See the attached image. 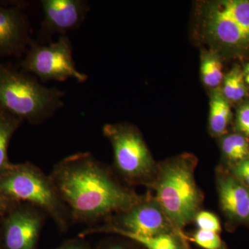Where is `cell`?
I'll use <instances>...</instances> for the list:
<instances>
[{"mask_svg": "<svg viewBox=\"0 0 249 249\" xmlns=\"http://www.w3.org/2000/svg\"><path fill=\"white\" fill-rule=\"evenodd\" d=\"M0 193L18 202L42 210L61 232L73 224L71 213L60 197L49 175L30 162L12 163L0 176Z\"/></svg>", "mask_w": 249, "mask_h": 249, "instance_id": "5b68a950", "label": "cell"}, {"mask_svg": "<svg viewBox=\"0 0 249 249\" xmlns=\"http://www.w3.org/2000/svg\"><path fill=\"white\" fill-rule=\"evenodd\" d=\"M196 225L200 230L221 231V224L215 214L208 211H199L195 217Z\"/></svg>", "mask_w": 249, "mask_h": 249, "instance_id": "ffe728a7", "label": "cell"}, {"mask_svg": "<svg viewBox=\"0 0 249 249\" xmlns=\"http://www.w3.org/2000/svg\"><path fill=\"white\" fill-rule=\"evenodd\" d=\"M232 118L231 103L224 97L220 88L211 90L209 127L211 133L220 137L227 132Z\"/></svg>", "mask_w": 249, "mask_h": 249, "instance_id": "4fadbf2b", "label": "cell"}, {"mask_svg": "<svg viewBox=\"0 0 249 249\" xmlns=\"http://www.w3.org/2000/svg\"><path fill=\"white\" fill-rule=\"evenodd\" d=\"M103 134L110 142L115 170L130 185L150 187L157 166L139 129L128 123L106 124Z\"/></svg>", "mask_w": 249, "mask_h": 249, "instance_id": "8992f818", "label": "cell"}, {"mask_svg": "<svg viewBox=\"0 0 249 249\" xmlns=\"http://www.w3.org/2000/svg\"><path fill=\"white\" fill-rule=\"evenodd\" d=\"M43 19L40 34L43 37L65 34L82 25L90 7L84 0H42Z\"/></svg>", "mask_w": 249, "mask_h": 249, "instance_id": "30bf717a", "label": "cell"}, {"mask_svg": "<svg viewBox=\"0 0 249 249\" xmlns=\"http://www.w3.org/2000/svg\"><path fill=\"white\" fill-rule=\"evenodd\" d=\"M0 217V249H2V232H1V222Z\"/></svg>", "mask_w": 249, "mask_h": 249, "instance_id": "4316f807", "label": "cell"}, {"mask_svg": "<svg viewBox=\"0 0 249 249\" xmlns=\"http://www.w3.org/2000/svg\"><path fill=\"white\" fill-rule=\"evenodd\" d=\"M200 58V76L203 84L211 90L220 88L224 78L222 57L213 51L204 49Z\"/></svg>", "mask_w": 249, "mask_h": 249, "instance_id": "5bb4252c", "label": "cell"}, {"mask_svg": "<svg viewBox=\"0 0 249 249\" xmlns=\"http://www.w3.org/2000/svg\"><path fill=\"white\" fill-rule=\"evenodd\" d=\"M222 85L221 91L230 103L242 101L248 91L243 71L238 66L233 67L224 75Z\"/></svg>", "mask_w": 249, "mask_h": 249, "instance_id": "e0dca14e", "label": "cell"}, {"mask_svg": "<svg viewBox=\"0 0 249 249\" xmlns=\"http://www.w3.org/2000/svg\"><path fill=\"white\" fill-rule=\"evenodd\" d=\"M235 124L240 134L249 137V102L243 103L237 109Z\"/></svg>", "mask_w": 249, "mask_h": 249, "instance_id": "44dd1931", "label": "cell"}, {"mask_svg": "<svg viewBox=\"0 0 249 249\" xmlns=\"http://www.w3.org/2000/svg\"><path fill=\"white\" fill-rule=\"evenodd\" d=\"M25 58L19 64L23 71L38 77L42 82H62L72 78L78 83L88 79L75 66L71 41L66 36L49 45H42L31 40Z\"/></svg>", "mask_w": 249, "mask_h": 249, "instance_id": "52a82bcc", "label": "cell"}, {"mask_svg": "<svg viewBox=\"0 0 249 249\" xmlns=\"http://www.w3.org/2000/svg\"><path fill=\"white\" fill-rule=\"evenodd\" d=\"M232 175L249 188V157L234 164Z\"/></svg>", "mask_w": 249, "mask_h": 249, "instance_id": "7402d4cb", "label": "cell"}, {"mask_svg": "<svg viewBox=\"0 0 249 249\" xmlns=\"http://www.w3.org/2000/svg\"><path fill=\"white\" fill-rule=\"evenodd\" d=\"M96 233L115 234L122 236L146 249H181L179 242L174 233L146 237L114 229H104L99 231Z\"/></svg>", "mask_w": 249, "mask_h": 249, "instance_id": "9a60e30c", "label": "cell"}, {"mask_svg": "<svg viewBox=\"0 0 249 249\" xmlns=\"http://www.w3.org/2000/svg\"><path fill=\"white\" fill-rule=\"evenodd\" d=\"M47 214L27 203L18 202L1 217L2 249H39Z\"/></svg>", "mask_w": 249, "mask_h": 249, "instance_id": "9c48e42d", "label": "cell"}, {"mask_svg": "<svg viewBox=\"0 0 249 249\" xmlns=\"http://www.w3.org/2000/svg\"><path fill=\"white\" fill-rule=\"evenodd\" d=\"M196 156L183 153L157 165L150 188L156 191L155 199L177 230L195 219L203 201L196 185Z\"/></svg>", "mask_w": 249, "mask_h": 249, "instance_id": "3957f363", "label": "cell"}, {"mask_svg": "<svg viewBox=\"0 0 249 249\" xmlns=\"http://www.w3.org/2000/svg\"><path fill=\"white\" fill-rule=\"evenodd\" d=\"M217 191L223 212L238 222L249 219V188L235 177L219 174Z\"/></svg>", "mask_w": 249, "mask_h": 249, "instance_id": "7c38bea8", "label": "cell"}, {"mask_svg": "<svg viewBox=\"0 0 249 249\" xmlns=\"http://www.w3.org/2000/svg\"><path fill=\"white\" fill-rule=\"evenodd\" d=\"M27 16L19 7L0 5V55H19L29 45Z\"/></svg>", "mask_w": 249, "mask_h": 249, "instance_id": "8fae6325", "label": "cell"}, {"mask_svg": "<svg viewBox=\"0 0 249 249\" xmlns=\"http://www.w3.org/2000/svg\"><path fill=\"white\" fill-rule=\"evenodd\" d=\"M102 226L89 227L80 232L83 237L104 229H114L135 235L153 237L178 231L166 217L155 197L142 196V199L129 209L113 214Z\"/></svg>", "mask_w": 249, "mask_h": 249, "instance_id": "ba28073f", "label": "cell"}, {"mask_svg": "<svg viewBox=\"0 0 249 249\" xmlns=\"http://www.w3.org/2000/svg\"><path fill=\"white\" fill-rule=\"evenodd\" d=\"M49 177L70 209L73 224L93 227L142 198L89 152L65 157L54 165Z\"/></svg>", "mask_w": 249, "mask_h": 249, "instance_id": "6da1fadb", "label": "cell"}, {"mask_svg": "<svg viewBox=\"0 0 249 249\" xmlns=\"http://www.w3.org/2000/svg\"><path fill=\"white\" fill-rule=\"evenodd\" d=\"M95 249H133L130 245L121 240L108 238L101 241Z\"/></svg>", "mask_w": 249, "mask_h": 249, "instance_id": "cb8c5ba5", "label": "cell"}, {"mask_svg": "<svg viewBox=\"0 0 249 249\" xmlns=\"http://www.w3.org/2000/svg\"><path fill=\"white\" fill-rule=\"evenodd\" d=\"M243 71L244 78H245V81L246 85H247V89L249 90V62H247L245 65V66L242 68Z\"/></svg>", "mask_w": 249, "mask_h": 249, "instance_id": "484cf974", "label": "cell"}, {"mask_svg": "<svg viewBox=\"0 0 249 249\" xmlns=\"http://www.w3.org/2000/svg\"><path fill=\"white\" fill-rule=\"evenodd\" d=\"M195 40L221 57H249V0H203L193 12Z\"/></svg>", "mask_w": 249, "mask_h": 249, "instance_id": "7a4b0ae2", "label": "cell"}, {"mask_svg": "<svg viewBox=\"0 0 249 249\" xmlns=\"http://www.w3.org/2000/svg\"><path fill=\"white\" fill-rule=\"evenodd\" d=\"M191 240L204 249H225L224 242L218 232L198 229Z\"/></svg>", "mask_w": 249, "mask_h": 249, "instance_id": "d6986e66", "label": "cell"}, {"mask_svg": "<svg viewBox=\"0 0 249 249\" xmlns=\"http://www.w3.org/2000/svg\"><path fill=\"white\" fill-rule=\"evenodd\" d=\"M17 203L18 201L0 193V217H3Z\"/></svg>", "mask_w": 249, "mask_h": 249, "instance_id": "d4e9b609", "label": "cell"}, {"mask_svg": "<svg viewBox=\"0 0 249 249\" xmlns=\"http://www.w3.org/2000/svg\"><path fill=\"white\" fill-rule=\"evenodd\" d=\"M53 249H91L88 241L83 237L70 239Z\"/></svg>", "mask_w": 249, "mask_h": 249, "instance_id": "603a6c76", "label": "cell"}, {"mask_svg": "<svg viewBox=\"0 0 249 249\" xmlns=\"http://www.w3.org/2000/svg\"><path fill=\"white\" fill-rule=\"evenodd\" d=\"M65 92L41 85L35 77L0 64V111L39 124L63 106Z\"/></svg>", "mask_w": 249, "mask_h": 249, "instance_id": "277c9868", "label": "cell"}, {"mask_svg": "<svg viewBox=\"0 0 249 249\" xmlns=\"http://www.w3.org/2000/svg\"><path fill=\"white\" fill-rule=\"evenodd\" d=\"M220 147L223 155L235 163L249 157V141L243 134H231L224 136L221 139Z\"/></svg>", "mask_w": 249, "mask_h": 249, "instance_id": "ac0fdd59", "label": "cell"}, {"mask_svg": "<svg viewBox=\"0 0 249 249\" xmlns=\"http://www.w3.org/2000/svg\"><path fill=\"white\" fill-rule=\"evenodd\" d=\"M22 122L20 119L0 111V176L12 164L8 157V148L13 135Z\"/></svg>", "mask_w": 249, "mask_h": 249, "instance_id": "2e32d148", "label": "cell"}]
</instances>
